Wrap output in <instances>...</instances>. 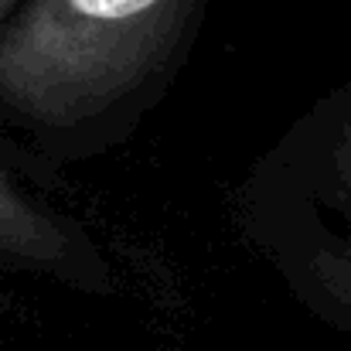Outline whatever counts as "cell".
<instances>
[{
	"instance_id": "obj_1",
	"label": "cell",
	"mask_w": 351,
	"mask_h": 351,
	"mask_svg": "<svg viewBox=\"0 0 351 351\" xmlns=\"http://www.w3.org/2000/svg\"><path fill=\"white\" fill-rule=\"evenodd\" d=\"M198 0H21L0 24V99L45 126L99 117L178 45Z\"/></svg>"
},
{
	"instance_id": "obj_2",
	"label": "cell",
	"mask_w": 351,
	"mask_h": 351,
	"mask_svg": "<svg viewBox=\"0 0 351 351\" xmlns=\"http://www.w3.org/2000/svg\"><path fill=\"white\" fill-rule=\"evenodd\" d=\"M0 259H14L38 269L72 273L75 239L69 226L31 202L0 167Z\"/></svg>"
},
{
	"instance_id": "obj_3",
	"label": "cell",
	"mask_w": 351,
	"mask_h": 351,
	"mask_svg": "<svg viewBox=\"0 0 351 351\" xmlns=\"http://www.w3.org/2000/svg\"><path fill=\"white\" fill-rule=\"evenodd\" d=\"M17 3H21V0H0V24L14 14V7H17Z\"/></svg>"
}]
</instances>
